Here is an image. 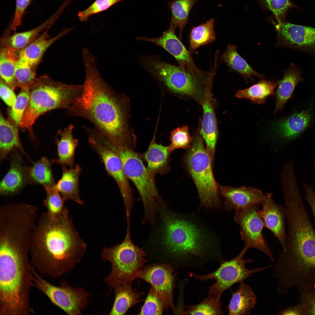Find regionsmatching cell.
<instances>
[{
  "label": "cell",
  "instance_id": "obj_1",
  "mask_svg": "<svg viewBox=\"0 0 315 315\" xmlns=\"http://www.w3.org/2000/svg\"><path fill=\"white\" fill-rule=\"evenodd\" d=\"M83 60L85 77L82 92L66 109L67 114L90 122L114 148L134 150L136 137L130 125L128 97L117 93L102 79L94 56H86Z\"/></svg>",
  "mask_w": 315,
  "mask_h": 315
},
{
  "label": "cell",
  "instance_id": "obj_2",
  "mask_svg": "<svg viewBox=\"0 0 315 315\" xmlns=\"http://www.w3.org/2000/svg\"><path fill=\"white\" fill-rule=\"evenodd\" d=\"M146 245L176 267H194L223 260L214 237L191 217L167 207L159 211Z\"/></svg>",
  "mask_w": 315,
  "mask_h": 315
},
{
  "label": "cell",
  "instance_id": "obj_3",
  "mask_svg": "<svg viewBox=\"0 0 315 315\" xmlns=\"http://www.w3.org/2000/svg\"><path fill=\"white\" fill-rule=\"evenodd\" d=\"M86 243L66 209L55 218L38 216L30 238L32 265L42 276L58 278L71 271L85 253Z\"/></svg>",
  "mask_w": 315,
  "mask_h": 315
},
{
  "label": "cell",
  "instance_id": "obj_4",
  "mask_svg": "<svg viewBox=\"0 0 315 315\" xmlns=\"http://www.w3.org/2000/svg\"><path fill=\"white\" fill-rule=\"evenodd\" d=\"M82 85L67 84L47 76L36 79L30 88L27 106L20 127L30 130L41 115L57 108H68L80 94Z\"/></svg>",
  "mask_w": 315,
  "mask_h": 315
},
{
  "label": "cell",
  "instance_id": "obj_5",
  "mask_svg": "<svg viewBox=\"0 0 315 315\" xmlns=\"http://www.w3.org/2000/svg\"><path fill=\"white\" fill-rule=\"evenodd\" d=\"M130 223L127 221L126 233L122 242L112 247L104 246L101 253L102 259L111 264L110 273L105 281L112 288L138 278L147 262L145 250L135 245L132 240Z\"/></svg>",
  "mask_w": 315,
  "mask_h": 315
},
{
  "label": "cell",
  "instance_id": "obj_6",
  "mask_svg": "<svg viewBox=\"0 0 315 315\" xmlns=\"http://www.w3.org/2000/svg\"><path fill=\"white\" fill-rule=\"evenodd\" d=\"M116 152L120 159L125 175L135 185L141 200L144 211L142 224L147 223L153 226L159 211L168 206L158 192L155 178L134 150L123 149Z\"/></svg>",
  "mask_w": 315,
  "mask_h": 315
},
{
  "label": "cell",
  "instance_id": "obj_7",
  "mask_svg": "<svg viewBox=\"0 0 315 315\" xmlns=\"http://www.w3.org/2000/svg\"><path fill=\"white\" fill-rule=\"evenodd\" d=\"M204 142L200 133L195 136L185 156V162L198 192L200 208L220 210L221 204L218 185L214 178L213 164Z\"/></svg>",
  "mask_w": 315,
  "mask_h": 315
},
{
  "label": "cell",
  "instance_id": "obj_8",
  "mask_svg": "<svg viewBox=\"0 0 315 315\" xmlns=\"http://www.w3.org/2000/svg\"><path fill=\"white\" fill-rule=\"evenodd\" d=\"M139 64L161 88L201 99L202 95L198 78L179 66L165 62L157 55H142Z\"/></svg>",
  "mask_w": 315,
  "mask_h": 315
},
{
  "label": "cell",
  "instance_id": "obj_9",
  "mask_svg": "<svg viewBox=\"0 0 315 315\" xmlns=\"http://www.w3.org/2000/svg\"><path fill=\"white\" fill-rule=\"evenodd\" d=\"M249 249L244 247L240 253L234 258L228 261L223 260L219 267L214 272L205 275H199L193 273L190 275L196 279L204 281L214 279L215 283L209 288V296L220 299L223 293L235 284L244 281L254 273L264 270L272 266L248 269L245 265L253 262L251 259H244V254Z\"/></svg>",
  "mask_w": 315,
  "mask_h": 315
},
{
  "label": "cell",
  "instance_id": "obj_10",
  "mask_svg": "<svg viewBox=\"0 0 315 315\" xmlns=\"http://www.w3.org/2000/svg\"><path fill=\"white\" fill-rule=\"evenodd\" d=\"M33 286L43 293L51 302L68 315L82 314L88 302L89 293L81 288H74L65 281L55 286L43 278L32 266Z\"/></svg>",
  "mask_w": 315,
  "mask_h": 315
},
{
  "label": "cell",
  "instance_id": "obj_11",
  "mask_svg": "<svg viewBox=\"0 0 315 315\" xmlns=\"http://www.w3.org/2000/svg\"><path fill=\"white\" fill-rule=\"evenodd\" d=\"M88 134L90 145L97 153L106 171L117 185L125 206L126 216L130 217L134 200L128 179L124 172L120 157L105 143L92 134Z\"/></svg>",
  "mask_w": 315,
  "mask_h": 315
},
{
  "label": "cell",
  "instance_id": "obj_12",
  "mask_svg": "<svg viewBox=\"0 0 315 315\" xmlns=\"http://www.w3.org/2000/svg\"><path fill=\"white\" fill-rule=\"evenodd\" d=\"M259 205L253 204L235 211V221L239 226L241 239L244 242V247L249 249L254 248L260 251L274 262L272 252L262 234L265 225L260 215Z\"/></svg>",
  "mask_w": 315,
  "mask_h": 315
},
{
  "label": "cell",
  "instance_id": "obj_13",
  "mask_svg": "<svg viewBox=\"0 0 315 315\" xmlns=\"http://www.w3.org/2000/svg\"><path fill=\"white\" fill-rule=\"evenodd\" d=\"M177 273L169 263H154L144 266L138 278L149 283L162 299L165 310L170 308L176 313L173 301Z\"/></svg>",
  "mask_w": 315,
  "mask_h": 315
},
{
  "label": "cell",
  "instance_id": "obj_14",
  "mask_svg": "<svg viewBox=\"0 0 315 315\" xmlns=\"http://www.w3.org/2000/svg\"><path fill=\"white\" fill-rule=\"evenodd\" d=\"M176 29L170 22L168 29L157 38H149L146 36L137 37L139 41H146L160 46L175 59L179 66L195 78H202L204 74L195 65L191 54L176 34Z\"/></svg>",
  "mask_w": 315,
  "mask_h": 315
},
{
  "label": "cell",
  "instance_id": "obj_15",
  "mask_svg": "<svg viewBox=\"0 0 315 315\" xmlns=\"http://www.w3.org/2000/svg\"><path fill=\"white\" fill-rule=\"evenodd\" d=\"M272 22L276 32V47L315 50V28L294 24L285 19L272 20Z\"/></svg>",
  "mask_w": 315,
  "mask_h": 315
},
{
  "label": "cell",
  "instance_id": "obj_16",
  "mask_svg": "<svg viewBox=\"0 0 315 315\" xmlns=\"http://www.w3.org/2000/svg\"><path fill=\"white\" fill-rule=\"evenodd\" d=\"M216 73L212 69L203 83L205 88L200 99L203 109L200 134L206 143V149L214 163L218 130L214 108L213 103L211 88L214 76Z\"/></svg>",
  "mask_w": 315,
  "mask_h": 315
},
{
  "label": "cell",
  "instance_id": "obj_17",
  "mask_svg": "<svg viewBox=\"0 0 315 315\" xmlns=\"http://www.w3.org/2000/svg\"><path fill=\"white\" fill-rule=\"evenodd\" d=\"M218 188L220 195L224 198L223 203L224 208L228 211L253 204L262 205L266 199L265 194L254 187H235L218 185Z\"/></svg>",
  "mask_w": 315,
  "mask_h": 315
},
{
  "label": "cell",
  "instance_id": "obj_18",
  "mask_svg": "<svg viewBox=\"0 0 315 315\" xmlns=\"http://www.w3.org/2000/svg\"><path fill=\"white\" fill-rule=\"evenodd\" d=\"M266 199L260 210V215L265 227L276 237L281 247L282 251L286 249V234L285 230L286 214L285 207L276 203L272 193L265 194Z\"/></svg>",
  "mask_w": 315,
  "mask_h": 315
},
{
  "label": "cell",
  "instance_id": "obj_19",
  "mask_svg": "<svg viewBox=\"0 0 315 315\" xmlns=\"http://www.w3.org/2000/svg\"><path fill=\"white\" fill-rule=\"evenodd\" d=\"M10 153L9 168L0 183V194L4 197L16 195L29 184L27 166L15 150Z\"/></svg>",
  "mask_w": 315,
  "mask_h": 315
},
{
  "label": "cell",
  "instance_id": "obj_20",
  "mask_svg": "<svg viewBox=\"0 0 315 315\" xmlns=\"http://www.w3.org/2000/svg\"><path fill=\"white\" fill-rule=\"evenodd\" d=\"M155 132L147 150L140 156L147 163V169L155 178L157 174L164 175L170 171V155L172 152L168 146H165L156 142Z\"/></svg>",
  "mask_w": 315,
  "mask_h": 315
},
{
  "label": "cell",
  "instance_id": "obj_21",
  "mask_svg": "<svg viewBox=\"0 0 315 315\" xmlns=\"http://www.w3.org/2000/svg\"><path fill=\"white\" fill-rule=\"evenodd\" d=\"M50 28L46 29L39 37L19 51V60L35 66L39 62L47 49L72 29V28L66 29L56 36L50 38L48 33Z\"/></svg>",
  "mask_w": 315,
  "mask_h": 315
},
{
  "label": "cell",
  "instance_id": "obj_22",
  "mask_svg": "<svg viewBox=\"0 0 315 315\" xmlns=\"http://www.w3.org/2000/svg\"><path fill=\"white\" fill-rule=\"evenodd\" d=\"M312 118L311 108L294 113L278 122L276 132L285 140L295 139L308 127Z\"/></svg>",
  "mask_w": 315,
  "mask_h": 315
},
{
  "label": "cell",
  "instance_id": "obj_23",
  "mask_svg": "<svg viewBox=\"0 0 315 315\" xmlns=\"http://www.w3.org/2000/svg\"><path fill=\"white\" fill-rule=\"evenodd\" d=\"M301 73V69L292 63L288 69L283 71V77L278 81L275 93L276 102L274 114L282 110L286 103L291 99L295 87L304 80Z\"/></svg>",
  "mask_w": 315,
  "mask_h": 315
},
{
  "label": "cell",
  "instance_id": "obj_24",
  "mask_svg": "<svg viewBox=\"0 0 315 315\" xmlns=\"http://www.w3.org/2000/svg\"><path fill=\"white\" fill-rule=\"evenodd\" d=\"M60 179L55 186L61 195L64 202L71 200L82 205L84 202L79 193V179L82 169L79 164L72 168L62 167Z\"/></svg>",
  "mask_w": 315,
  "mask_h": 315
},
{
  "label": "cell",
  "instance_id": "obj_25",
  "mask_svg": "<svg viewBox=\"0 0 315 315\" xmlns=\"http://www.w3.org/2000/svg\"><path fill=\"white\" fill-rule=\"evenodd\" d=\"M74 129L73 125L71 124L63 130L58 131L60 137L56 139L57 158L52 160V163L59 164L62 167L72 168L74 166L75 151L79 141L74 136Z\"/></svg>",
  "mask_w": 315,
  "mask_h": 315
},
{
  "label": "cell",
  "instance_id": "obj_26",
  "mask_svg": "<svg viewBox=\"0 0 315 315\" xmlns=\"http://www.w3.org/2000/svg\"><path fill=\"white\" fill-rule=\"evenodd\" d=\"M65 9L62 5L49 19L36 27L27 31L15 33L7 38L5 40L4 46L16 51L23 49L34 41L40 32L50 27Z\"/></svg>",
  "mask_w": 315,
  "mask_h": 315
},
{
  "label": "cell",
  "instance_id": "obj_27",
  "mask_svg": "<svg viewBox=\"0 0 315 315\" xmlns=\"http://www.w3.org/2000/svg\"><path fill=\"white\" fill-rule=\"evenodd\" d=\"M256 295L250 286L239 283L237 289L232 293L227 309L229 315L249 314L257 304Z\"/></svg>",
  "mask_w": 315,
  "mask_h": 315
},
{
  "label": "cell",
  "instance_id": "obj_28",
  "mask_svg": "<svg viewBox=\"0 0 315 315\" xmlns=\"http://www.w3.org/2000/svg\"><path fill=\"white\" fill-rule=\"evenodd\" d=\"M15 148L29 160L20 142L18 128L5 119L1 114L0 116L1 163L7 159L9 154Z\"/></svg>",
  "mask_w": 315,
  "mask_h": 315
},
{
  "label": "cell",
  "instance_id": "obj_29",
  "mask_svg": "<svg viewBox=\"0 0 315 315\" xmlns=\"http://www.w3.org/2000/svg\"><path fill=\"white\" fill-rule=\"evenodd\" d=\"M131 282L114 288L115 300L109 315H124L131 307L141 301L140 299L144 293L136 291Z\"/></svg>",
  "mask_w": 315,
  "mask_h": 315
},
{
  "label": "cell",
  "instance_id": "obj_30",
  "mask_svg": "<svg viewBox=\"0 0 315 315\" xmlns=\"http://www.w3.org/2000/svg\"><path fill=\"white\" fill-rule=\"evenodd\" d=\"M237 47L234 45L228 44L225 52L222 54L221 58L228 67L233 71L242 76L246 82L248 79L253 81L252 76H255L260 78L265 77L263 74L254 70L237 51Z\"/></svg>",
  "mask_w": 315,
  "mask_h": 315
},
{
  "label": "cell",
  "instance_id": "obj_31",
  "mask_svg": "<svg viewBox=\"0 0 315 315\" xmlns=\"http://www.w3.org/2000/svg\"><path fill=\"white\" fill-rule=\"evenodd\" d=\"M278 82L270 80L262 79L251 87L237 91L235 97L240 99H250L253 104L265 103L267 98L274 93Z\"/></svg>",
  "mask_w": 315,
  "mask_h": 315
},
{
  "label": "cell",
  "instance_id": "obj_32",
  "mask_svg": "<svg viewBox=\"0 0 315 315\" xmlns=\"http://www.w3.org/2000/svg\"><path fill=\"white\" fill-rule=\"evenodd\" d=\"M52 162L46 157L33 162L27 166L29 184L39 185L44 187L56 184L51 168Z\"/></svg>",
  "mask_w": 315,
  "mask_h": 315
},
{
  "label": "cell",
  "instance_id": "obj_33",
  "mask_svg": "<svg viewBox=\"0 0 315 315\" xmlns=\"http://www.w3.org/2000/svg\"><path fill=\"white\" fill-rule=\"evenodd\" d=\"M214 24L215 20L211 18L191 29L189 34L188 50L191 54L200 47L214 41L216 37Z\"/></svg>",
  "mask_w": 315,
  "mask_h": 315
},
{
  "label": "cell",
  "instance_id": "obj_34",
  "mask_svg": "<svg viewBox=\"0 0 315 315\" xmlns=\"http://www.w3.org/2000/svg\"><path fill=\"white\" fill-rule=\"evenodd\" d=\"M17 51L4 46L0 53V74L1 78L13 90L17 87L15 78L16 65L18 59Z\"/></svg>",
  "mask_w": 315,
  "mask_h": 315
},
{
  "label": "cell",
  "instance_id": "obj_35",
  "mask_svg": "<svg viewBox=\"0 0 315 315\" xmlns=\"http://www.w3.org/2000/svg\"><path fill=\"white\" fill-rule=\"evenodd\" d=\"M201 0H173L169 3L171 13L170 21L173 26L179 31L181 39L183 31L188 23L190 11L195 4Z\"/></svg>",
  "mask_w": 315,
  "mask_h": 315
},
{
  "label": "cell",
  "instance_id": "obj_36",
  "mask_svg": "<svg viewBox=\"0 0 315 315\" xmlns=\"http://www.w3.org/2000/svg\"><path fill=\"white\" fill-rule=\"evenodd\" d=\"M222 302L220 299L209 295L199 303L186 306L181 310L182 315H222L225 311L222 309Z\"/></svg>",
  "mask_w": 315,
  "mask_h": 315
},
{
  "label": "cell",
  "instance_id": "obj_37",
  "mask_svg": "<svg viewBox=\"0 0 315 315\" xmlns=\"http://www.w3.org/2000/svg\"><path fill=\"white\" fill-rule=\"evenodd\" d=\"M44 188L46 196L43 203L47 209L46 212L50 217H57L67 209L64 205V201L55 185Z\"/></svg>",
  "mask_w": 315,
  "mask_h": 315
},
{
  "label": "cell",
  "instance_id": "obj_38",
  "mask_svg": "<svg viewBox=\"0 0 315 315\" xmlns=\"http://www.w3.org/2000/svg\"><path fill=\"white\" fill-rule=\"evenodd\" d=\"M35 66L18 59L15 68V78L17 86L21 89L30 88L36 80Z\"/></svg>",
  "mask_w": 315,
  "mask_h": 315
},
{
  "label": "cell",
  "instance_id": "obj_39",
  "mask_svg": "<svg viewBox=\"0 0 315 315\" xmlns=\"http://www.w3.org/2000/svg\"><path fill=\"white\" fill-rule=\"evenodd\" d=\"M165 309L163 301L155 290L151 286L139 315H161Z\"/></svg>",
  "mask_w": 315,
  "mask_h": 315
},
{
  "label": "cell",
  "instance_id": "obj_40",
  "mask_svg": "<svg viewBox=\"0 0 315 315\" xmlns=\"http://www.w3.org/2000/svg\"><path fill=\"white\" fill-rule=\"evenodd\" d=\"M169 150L172 152L178 149H188L191 147L193 138L190 135L188 127L183 126L174 129L171 133Z\"/></svg>",
  "mask_w": 315,
  "mask_h": 315
},
{
  "label": "cell",
  "instance_id": "obj_41",
  "mask_svg": "<svg viewBox=\"0 0 315 315\" xmlns=\"http://www.w3.org/2000/svg\"><path fill=\"white\" fill-rule=\"evenodd\" d=\"M264 9L271 12L276 20L285 19V15L290 8L295 6L290 0H257Z\"/></svg>",
  "mask_w": 315,
  "mask_h": 315
},
{
  "label": "cell",
  "instance_id": "obj_42",
  "mask_svg": "<svg viewBox=\"0 0 315 315\" xmlns=\"http://www.w3.org/2000/svg\"><path fill=\"white\" fill-rule=\"evenodd\" d=\"M21 89L10 112V116L16 125H19L20 123L29 97L30 88Z\"/></svg>",
  "mask_w": 315,
  "mask_h": 315
},
{
  "label": "cell",
  "instance_id": "obj_43",
  "mask_svg": "<svg viewBox=\"0 0 315 315\" xmlns=\"http://www.w3.org/2000/svg\"><path fill=\"white\" fill-rule=\"evenodd\" d=\"M123 0H96L86 9L78 12L80 21L86 22L92 15L108 9L116 3Z\"/></svg>",
  "mask_w": 315,
  "mask_h": 315
},
{
  "label": "cell",
  "instance_id": "obj_44",
  "mask_svg": "<svg viewBox=\"0 0 315 315\" xmlns=\"http://www.w3.org/2000/svg\"><path fill=\"white\" fill-rule=\"evenodd\" d=\"M297 288L304 315H315V287Z\"/></svg>",
  "mask_w": 315,
  "mask_h": 315
},
{
  "label": "cell",
  "instance_id": "obj_45",
  "mask_svg": "<svg viewBox=\"0 0 315 315\" xmlns=\"http://www.w3.org/2000/svg\"><path fill=\"white\" fill-rule=\"evenodd\" d=\"M33 0H15V8L11 29L15 30L21 24L22 19L27 7Z\"/></svg>",
  "mask_w": 315,
  "mask_h": 315
},
{
  "label": "cell",
  "instance_id": "obj_46",
  "mask_svg": "<svg viewBox=\"0 0 315 315\" xmlns=\"http://www.w3.org/2000/svg\"><path fill=\"white\" fill-rule=\"evenodd\" d=\"M0 96L8 106L12 107L15 103L16 97L13 90L1 78L0 81Z\"/></svg>",
  "mask_w": 315,
  "mask_h": 315
},
{
  "label": "cell",
  "instance_id": "obj_47",
  "mask_svg": "<svg viewBox=\"0 0 315 315\" xmlns=\"http://www.w3.org/2000/svg\"><path fill=\"white\" fill-rule=\"evenodd\" d=\"M303 187L305 193L304 198L310 206L315 220V192L312 187L304 183Z\"/></svg>",
  "mask_w": 315,
  "mask_h": 315
},
{
  "label": "cell",
  "instance_id": "obj_48",
  "mask_svg": "<svg viewBox=\"0 0 315 315\" xmlns=\"http://www.w3.org/2000/svg\"><path fill=\"white\" fill-rule=\"evenodd\" d=\"M278 314L283 315H303L304 311L300 303L295 305L289 306L286 308L279 311Z\"/></svg>",
  "mask_w": 315,
  "mask_h": 315
},
{
  "label": "cell",
  "instance_id": "obj_49",
  "mask_svg": "<svg viewBox=\"0 0 315 315\" xmlns=\"http://www.w3.org/2000/svg\"><path fill=\"white\" fill-rule=\"evenodd\" d=\"M314 163V167H315V160H314V163Z\"/></svg>",
  "mask_w": 315,
  "mask_h": 315
},
{
  "label": "cell",
  "instance_id": "obj_50",
  "mask_svg": "<svg viewBox=\"0 0 315 315\" xmlns=\"http://www.w3.org/2000/svg\"><path fill=\"white\" fill-rule=\"evenodd\" d=\"M292 164H293V163H292Z\"/></svg>",
  "mask_w": 315,
  "mask_h": 315
}]
</instances>
